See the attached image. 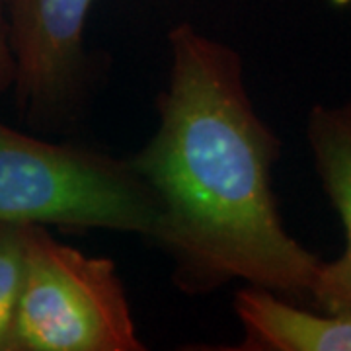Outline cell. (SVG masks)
<instances>
[{
	"instance_id": "6da1fadb",
	"label": "cell",
	"mask_w": 351,
	"mask_h": 351,
	"mask_svg": "<svg viewBox=\"0 0 351 351\" xmlns=\"http://www.w3.org/2000/svg\"><path fill=\"white\" fill-rule=\"evenodd\" d=\"M158 125L131 158L158 203L152 242L191 297L230 281L311 297L322 260L283 226L274 164L281 143L250 100L239 51L189 24L168 34Z\"/></svg>"
},
{
	"instance_id": "7a4b0ae2",
	"label": "cell",
	"mask_w": 351,
	"mask_h": 351,
	"mask_svg": "<svg viewBox=\"0 0 351 351\" xmlns=\"http://www.w3.org/2000/svg\"><path fill=\"white\" fill-rule=\"evenodd\" d=\"M0 223L152 240L158 203L131 158L49 143L0 121Z\"/></svg>"
},
{
	"instance_id": "3957f363",
	"label": "cell",
	"mask_w": 351,
	"mask_h": 351,
	"mask_svg": "<svg viewBox=\"0 0 351 351\" xmlns=\"http://www.w3.org/2000/svg\"><path fill=\"white\" fill-rule=\"evenodd\" d=\"M123 281L45 226H27L25 274L12 351H143Z\"/></svg>"
},
{
	"instance_id": "277c9868",
	"label": "cell",
	"mask_w": 351,
	"mask_h": 351,
	"mask_svg": "<svg viewBox=\"0 0 351 351\" xmlns=\"http://www.w3.org/2000/svg\"><path fill=\"white\" fill-rule=\"evenodd\" d=\"M94 0H8L18 101L39 123H61L88 88L84 32Z\"/></svg>"
},
{
	"instance_id": "5b68a950",
	"label": "cell",
	"mask_w": 351,
	"mask_h": 351,
	"mask_svg": "<svg viewBox=\"0 0 351 351\" xmlns=\"http://www.w3.org/2000/svg\"><path fill=\"white\" fill-rule=\"evenodd\" d=\"M306 138L316 172L346 230V248L338 260L322 262L311 299L320 311H351V100L314 106Z\"/></svg>"
},
{
	"instance_id": "8992f818",
	"label": "cell",
	"mask_w": 351,
	"mask_h": 351,
	"mask_svg": "<svg viewBox=\"0 0 351 351\" xmlns=\"http://www.w3.org/2000/svg\"><path fill=\"white\" fill-rule=\"evenodd\" d=\"M234 313L244 328L240 351H351V311L313 313L248 285L237 293Z\"/></svg>"
},
{
	"instance_id": "52a82bcc",
	"label": "cell",
	"mask_w": 351,
	"mask_h": 351,
	"mask_svg": "<svg viewBox=\"0 0 351 351\" xmlns=\"http://www.w3.org/2000/svg\"><path fill=\"white\" fill-rule=\"evenodd\" d=\"M27 226L0 223V351H12V330L24 283Z\"/></svg>"
},
{
	"instance_id": "ba28073f",
	"label": "cell",
	"mask_w": 351,
	"mask_h": 351,
	"mask_svg": "<svg viewBox=\"0 0 351 351\" xmlns=\"http://www.w3.org/2000/svg\"><path fill=\"white\" fill-rule=\"evenodd\" d=\"M16 61H14L10 22H8V0H0V96L14 88Z\"/></svg>"
}]
</instances>
